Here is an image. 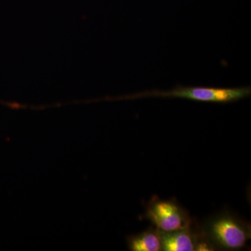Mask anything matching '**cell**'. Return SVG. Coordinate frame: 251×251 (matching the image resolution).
<instances>
[{
  "label": "cell",
  "instance_id": "cell-2",
  "mask_svg": "<svg viewBox=\"0 0 251 251\" xmlns=\"http://www.w3.org/2000/svg\"><path fill=\"white\" fill-rule=\"evenodd\" d=\"M202 232L213 247L225 250L242 249L251 238L250 226L228 213L209 220Z\"/></svg>",
  "mask_w": 251,
  "mask_h": 251
},
{
  "label": "cell",
  "instance_id": "cell-4",
  "mask_svg": "<svg viewBox=\"0 0 251 251\" xmlns=\"http://www.w3.org/2000/svg\"><path fill=\"white\" fill-rule=\"evenodd\" d=\"M160 232L161 251H211L213 246L203 232L193 230L192 225L186 228L171 232Z\"/></svg>",
  "mask_w": 251,
  "mask_h": 251
},
{
  "label": "cell",
  "instance_id": "cell-1",
  "mask_svg": "<svg viewBox=\"0 0 251 251\" xmlns=\"http://www.w3.org/2000/svg\"><path fill=\"white\" fill-rule=\"evenodd\" d=\"M251 95V87L237 88H211L202 87H182L176 86L171 90L145 91L125 97L135 99L147 97L160 98H179L209 102V103H227L242 100Z\"/></svg>",
  "mask_w": 251,
  "mask_h": 251
},
{
  "label": "cell",
  "instance_id": "cell-5",
  "mask_svg": "<svg viewBox=\"0 0 251 251\" xmlns=\"http://www.w3.org/2000/svg\"><path fill=\"white\" fill-rule=\"evenodd\" d=\"M128 247L133 251H161V236L156 228L150 229L137 235L132 236L128 241Z\"/></svg>",
  "mask_w": 251,
  "mask_h": 251
},
{
  "label": "cell",
  "instance_id": "cell-3",
  "mask_svg": "<svg viewBox=\"0 0 251 251\" xmlns=\"http://www.w3.org/2000/svg\"><path fill=\"white\" fill-rule=\"evenodd\" d=\"M146 217L159 232H166L186 228L192 225L191 218L176 202L152 198L148 208Z\"/></svg>",
  "mask_w": 251,
  "mask_h": 251
}]
</instances>
